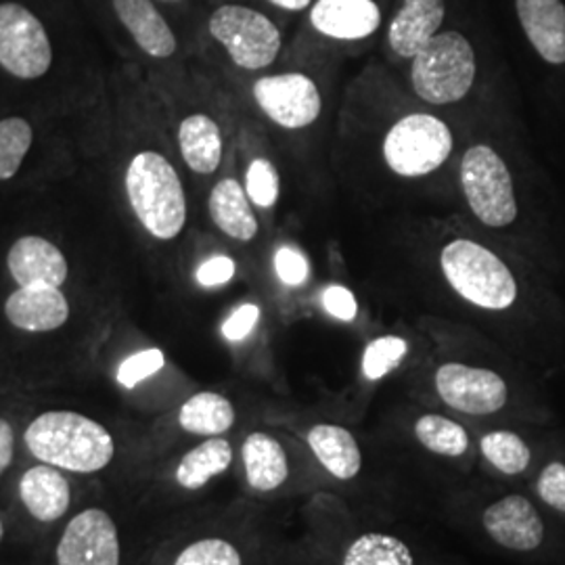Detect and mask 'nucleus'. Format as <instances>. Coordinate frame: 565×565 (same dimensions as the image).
Returning <instances> with one entry per match:
<instances>
[{"label":"nucleus","instance_id":"f257e3e1","mask_svg":"<svg viewBox=\"0 0 565 565\" xmlns=\"http://www.w3.org/2000/svg\"><path fill=\"white\" fill-rule=\"evenodd\" d=\"M21 443L34 461L82 478L107 471L120 455V445L107 425L67 408L32 417L23 427Z\"/></svg>","mask_w":565,"mask_h":565},{"label":"nucleus","instance_id":"f03ea898","mask_svg":"<svg viewBox=\"0 0 565 565\" xmlns=\"http://www.w3.org/2000/svg\"><path fill=\"white\" fill-rule=\"evenodd\" d=\"M128 203L142 228L160 242L179 237L186 224V198L177 168L158 151H139L124 174Z\"/></svg>","mask_w":565,"mask_h":565},{"label":"nucleus","instance_id":"7ed1b4c3","mask_svg":"<svg viewBox=\"0 0 565 565\" xmlns=\"http://www.w3.org/2000/svg\"><path fill=\"white\" fill-rule=\"evenodd\" d=\"M440 266L448 285L478 308L505 310L518 298V282L507 264L480 243H448L440 254Z\"/></svg>","mask_w":565,"mask_h":565},{"label":"nucleus","instance_id":"20e7f679","mask_svg":"<svg viewBox=\"0 0 565 565\" xmlns=\"http://www.w3.org/2000/svg\"><path fill=\"white\" fill-rule=\"evenodd\" d=\"M476 81V53L463 34L438 32L413 57L411 82L415 93L431 105L463 99Z\"/></svg>","mask_w":565,"mask_h":565},{"label":"nucleus","instance_id":"39448f33","mask_svg":"<svg viewBox=\"0 0 565 565\" xmlns=\"http://www.w3.org/2000/svg\"><path fill=\"white\" fill-rule=\"evenodd\" d=\"M465 200L486 226L503 228L518 218L513 181L503 158L488 145H473L461 160Z\"/></svg>","mask_w":565,"mask_h":565},{"label":"nucleus","instance_id":"423d86ee","mask_svg":"<svg viewBox=\"0 0 565 565\" xmlns=\"http://www.w3.org/2000/svg\"><path fill=\"white\" fill-rule=\"evenodd\" d=\"M212 39L242 70L258 72L273 65L281 51V32L264 13L245 4H223L207 21Z\"/></svg>","mask_w":565,"mask_h":565},{"label":"nucleus","instance_id":"0eeeda50","mask_svg":"<svg viewBox=\"0 0 565 565\" xmlns=\"http://www.w3.org/2000/svg\"><path fill=\"white\" fill-rule=\"evenodd\" d=\"M450 151V128L429 114L406 116L385 135V163L404 179H419L438 170L448 160Z\"/></svg>","mask_w":565,"mask_h":565},{"label":"nucleus","instance_id":"6e6552de","mask_svg":"<svg viewBox=\"0 0 565 565\" xmlns=\"http://www.w3.org/2000/svg\"><path fill=\"white\" fill-rule=\"evenodd\" d=\"M53 65V42L39 15L15 0L0 2V67L18 81H39Z\"/></svg>","mask_w":565,"mask_h":565},{"label":"nucleus","instance_id":"1a4fd4ad","mask_svg":"<svg viewBox=\"0 0 565 565\" xmlns=\"http://www.w3.org/2000/svg\"><path fill=\"white\" fill-rule=\"evenodd\" d=\"M53 565H121L120 525L102 505L78 509L61 530Z\"/></svg>","mask_w":565,"mask_h":565},{"label":"nucleus","instance_id":"9d476101","mask_svg":"<svg viewBox=\"0 0 565 565\" xmlns=\"http://www.w3.org/2000/svg\"><path fill=\"white\" fill-rule=\"evenodd\" d=\"M252 93L264 116L287 130L310 126L323 109L319 86L298 72L264 76Z\"/></svg>","mask_w":565,"mask_h":565},{"label":"nucleus","instance_id":"9b49d317","mask_svg":"<svg viewBox=\"0 0 565 565\" xmlns=\"http://www.w3.org/2000/svg\"><path fill=\"white\" fill-rule=\"evenodd\" d=\"M434 384L443 403L465 415H492L505 406L509 396L499 373L463 363L443 364Z\"/></svg>","mask_w":565,"mask_h":565},{"label":"nucleus","instance_id":"f8f14e48","mask_svg":"<svg viewBox=\"0 0 565 565\" xmlns=\"http://www.w3.org/2000/svg\"><path fill=\"white\" fill-rule=\"evenodd\" d=\"M18 501L25 515L41 525L65 520L76 501L74 476L53 465H30L18 480Z\"/></svg>","mask_w":565,"mask_h":565},{"label":"nucleus","instance_id":"ddd939ff","mask_svg":"<svg viewBox=\"0 0 565 565\" xmlns=\"http://www.w3.org/2000/svg\"><path fill=\"white\" fill-rule=\"evenodd\" d=\"M4 319L23 333L44 335L60 331L72 317V306L61 287H18L4 300Z\"/></svg>","mask_w":565,"mask_h":565},{"label":"nucleus","instance_id":"4468645a","mask_svg":"<svg viewBox=\"0 0 565 565\" xmlns=\"http://www.w3.org/2000/svg\"><path fill=\"white\" fill-rule=\"evenodd\" d=\"M482 524L497 545L511 551H534L545 539V525L539 511L520 494H509L488 507Z\"/></svg>","mask_w":565,"mask_h":565},{"label":"nucleus","instance_id":"2eb2a0df","mask_svg":"<svg viewBox=\"0 0 565 565\" xmlns=\"http://www.w3.org/2000/svg\"><path fill=\"white\" fill-rule=\"evenodd\" d=\"M7 268L18 287H63L70 277L65 254L51 239L25 235L15 239L7 254Z\"/></svg>","mask_w":565,"mask_h":565},{"label":"nucleus","instance_id":"dca6fc26","mask_svg":"<svg viewBox=\"0 0 565 565\" xmlns=\"http://www.w3.org/2000/svg\"><path fill=\"white\" fill-rule=\"evenodd\" d=\"M114 13L145 55L168 60L177 53V36L153 0H111Z\"/></svg>","mask_w":565,"mask_h":565},{"label":"nucleus","instance_id":"f3484780","mask_svg":"<svg viewBox=\"0 0 565 565\" xmlns=\"http://www.w3.org/2000/svg\"><path fill=\"white\" fill-rule=\"evenodd\" d=\"M317 32L335 41H361L377 32L382 11L373 0H317L310 11Z\"/></svg>","mask_w":565,"mask_h":565},{"label":"nucleus","instance_id":"a211bd4d","mask_svg":"<svg viewBox=\"0 0 565 565\" xmlns=\"http://www.w3.org/2000/svg\"><path fill=\"white\" fill-rule=\"evenodd\" d=\"M445 15V0H403L387 30L392 51L398 57L413 60L438 34Z\"/></svg>","mask_w":565,"mask_h":565},{"label":"nucleus","instance_id":"6ab92c4d","mask_svg":"<svg viewBox=\"0 0 565 565\" xmlns=\"http://www.w3.org/2000/svg\"><path fill=\"white\" fill-rule=\"evenodd\" d=\"M527 41L551 65L565 63V7L562 0H515Z\"/></svg>","mask_w":565,"mask_h":565},{"label":"nucleus","instance_id":"aec40b11","mask_svg":"<svg viewBox=\"0 0 565 565\" xmlns=\"http://www.w3.org/2000/svg\"><path fill=\"white\" fill-rule=\"evenodd\" d=\"M242 465L247 486L258 494L279 490L289 478V459L281 443L268 431H252L242 445Z\"/></svg>","mask_w":565,"mask_h":565},{"label":"nucleus","instance_id":"412c9836","mask_svg":"<svg viewBox=\"0 0 565 565\" xmlns=\"http://www.w3.org/2000/svg\"><path fill=\"white\" fill-rule=\"evenodd\" d=\"M308 446L317 461L323 465L335 480L348 482L361 473V446L352 436V431H348L342 425L321 424L310 427Z\"/></svg>","mask_w":565,"mask_h":565},{"label":"nucleus","instance_id":"4be33fe9","mask_svg":"<svg viewBox=\"0 0 565 565\" xmlns=\"http://www.w3.org/2000/svg\"><path fill=\"white\" fill-rule=\"evenodd\" d=\"M210 218L235 242H252L258 235V218L239 181L223 179L210 193Z\"/></svg>","mask_w":565,"mask_h":565},{"label":"nucleus","instance_id":"5701e85b","mask_svg":"<svg viewBox=\"0 0 565 565\" xmlns=\"http://www.w3.org/2000/svg\"><path fill=\"white\" fill-rule=\"evenodd\" d=\"M179 149L184 163L198 174H214L223 162L221 126L205 114L186 116L179 126Z\"/></svg>","mask_w":565,"mask_h":565},{"label":"nucleus","instance_id":"b1692460","mask_svg":"<svg viewBox=\"0 0 565 565\" xmlns=\"http://www.w3.org/2000/svg\"><path fill=\"white\" fill-rule=\"evenodd\" d=\"M233 445L223 436L203 438V443L186 450L174 467V484L186 492H198L223 476L233 465Z\"/></svg>","mask_w":565,"mask_h":565},{"label":"nucleus","instance_id":"393cba45","mask_svg":"<svg viewBox=\"0 0 565 565\" xmlns=\"http://www.w3.org/2000/svg\"><path fill=\"white\" fill-rule=\"evenodd\" d=\"M237 419L233 403L218 392H198L182 403L177 422L182 431L200 438H216L233 429Z\"/></svg>","mask_w":565,"mask_h":565},{"label":"nucleus","instance_id":"a878e982","mask_svg":"<svg viewBox=\"0 0 565 565\" xmlns=\"http://www.w3.org/2000/svg\"><path fill=\"white\" fill-rule=\"evenodd\" d=\"M342 565H415V557L401 539L384 532H366L348 545Z\"/></svg>","mask_w":565,"mask_h":565},{"label":"nucleus","instance_id":"bb28decb","mask_svg":"<svg viewBox=\"0 0 565 565\" xmlns=\"http://www.w3.org/2000/svg\"><path fill=\"white\" fill-rule=\"evenodd\" d=\"M166 565H247L242 546L224 534H202L182 543Z\"/></svg>","mask_w":565,"mask_h":565},{"label":"nucleus","instance_id":"cd10ccee","mask_svg":"<svg viewBox=\"0 0 565 565\" xmlns=\"http://www.w3.org/2000/svg\"><path fill=\"white\" fill-rule=\"evenodd\" d=\"M415 438L429 452L440 457H461L469 450V436L463 425L443 415H424L417 419Z\"/></svg>","mask_w":565,"mask_h":565},{"label":"nucleus","instance_id":"c85d7f7f","mask_svg":"<svg viewBox=\"0 0 565 565\" xmlns=\"http://www.w3.org/2000/svg\"><path fill=\"white\" fill-rule=\"evenodd\" d=\"M32 141L34 128L25 118L0 120V181H11L20 172Z\"/></svg>","mask_w":565,"mask_h":565},{"label":"nucleus","instance_id":"c756f323","mask_svg":"<svg viewBox=\"0 0 565 565\" xmlns=\"http://www.w3.org/2000/svg\"><path fill=\"white\" fill-rule=\"evenodd\" d=\"M480 450L486 461L507 476H518L530 465L532 452L524 440L513 431H490L482 436Z\"/></svg>","mask_w":565,"mask_h":565},{"label":"nucleus","instance_id":"7c9ffc66","mask_svg":"<svg viewBox=\"0 0 565 565\" xmlns=\"http://www.w3.org/2000/svg\"><path fill=\"white\" fill-rule=\"evenodd\" d=\"M408 352V342L398 335L377 338L364 348L363 373L366 380L377 382L392 373Z\"/></svg>","mask_w":565,"mask_h":565},{"label":"nucleus","instance_id":"2f4dec72","mask_svg":"<svg viewBox=\"0 0 565 565\" xmlns=\"http://www.w3.org/2000/svg\"><path fill=\"white\" fill-rule=\"evenodd\" d=\"M279 191H281V181L273 163L264 158L249 163L245 174V193L249 202L263 210H268L279 200Z\"/></svg>","mask_w":565,"mask_h":565},{"label":"nucleus","instance_id":"473e14b6","mask_svg":"<svg viewBox=\"0 0 565 565\" xmlns=\"http://www.w3.org/2000/svg\"><path fill=\"white\" fill-rule=\"evenodd\" d=\"M166 364V356H163L160 348H147L141 350L132 356H128L124 363L118 366V384L124 387H135L141 384L147 377L156 375L158 371H162Z\"/></svg>","mask_w":565,"mask_h":565},{"label":"nucleus","instance_id":"72a5a7b5","mask_svg":"<svg viewBox=\"0 0 565 565\" xmlns=\"http://www.w3.org/2000/svg\"><path fill=\"white\" fill-rule=\"evenodd\" d=\"M536 492L546 505L565 513V465L559 461L546 465L539 478Z\"/></svg>","mask_w":565,"mask_h":565},{"label":"nucleus","instance_id":"f704fd0d","mask_svg":"<svg viewBox=\"0 0 565 565\" xmlns=\"http://www.w3.org/2000/svg\"><path fill=\"white\" fill-rule=\"evenodd\" d=\"M275 270L285 285L298 287L308 279V260L296 247L282 245L275 254Z\"/></svg>","mask_w":565,"mask_h":565},{"label":"nucleus","instance_id":"c9c22d12","mask_svg":"<svg viewBox=\"0 0 565 565\" xmlns=\"http://www.w3.org/2000/svg\"><path fill=\"white\" fill-rule=\"evenodd\" d=\"M324 310L338 321H354L359 315V302L354 294L343 285H331L323 294Z\"/></svg>","mask_w":565,"mask_h":565},{"label":"nucleus","instance_id":"e433bc0d","mask_svg":"<svg viewBox=\"0 0 565 565\" xmlns=\"http://www.w3.org/2000/svg\"><path fill=\"white\" fill-rule=\"evenodd\" d=\"M260 319V308L256 303H243L223 324V335L228 342L245 340Z\"/></svg>","mask_w":565,"mask_h":565},{"label":"nucleus","instance_id":"4c0bfd02","mask_svg":"<svg viewBox=\"0 0 565 565\" xmlns=\"http://www.w3.org/2000/svg\"><path fill=\"white\" fill-rule=\"evenodd\" d=\"M235 277V263L226 256H214L198 268V282L203 287H218Z\"/></svg>","mask_w":565,"mask_h":565},{"label":"nucleus","instance_id":"58836bf2","mask_svg":"<svg viewBox=\"0 0 565 565\" xmlns=\"http://www.w3.org/2000/svg\"><path fill=\"white\" fill-rule=\"evenodd\" d=\"M18 452V429L11 419L0 415V480L13 467Z\"/></svg>","mask_w":565,"mask_h":565},{"label":"nucleus","instance_id":"ea45409f","mask_svg":"<svg viewBox=\"0 0 565 565\" xmlns=\"http://www.w3.org/2000/svg\"><path fill=\"white\" fill-rule=\"evenodd\" d=\"M270 4L285 9V11H303L312 4V0H268Z\"/></svg>","mask_w":565,"mask_h":565},{"label":"nucleus","instance_id":"a19ab883","mask_svg":"<svg viewBox=\"0 0 565 565\" xmlns=\"http://www.w3.org/2000/svg\"><path fill=\"white\" fill-rule=\"evenodd\" d=\"M4 534H7V525H4V518L0 515V545H2V541H4Z\"/></svg>","mask_w":565,"mask_h":565},{"label":"nucleus","instance_id":"79ce46f5","mask_svg":"<svg viewBox=\"0 0 565 565\" xmlns=\"http://www.w3.org/2000/svg\"><path fill=\"white\" fill-rule=\"evenodd\" d=\"M160 2H168V4H174V2H182V0H160Z\"/></svg>","mask_w":565,"mask_h":565}]
</instances>
